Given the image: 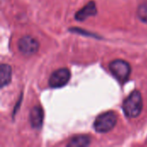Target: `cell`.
I'll list each match as a JSON object with an SVG mask.
<instances>
[{"instance_id":"cell-1","label":"cell","mask_w":147,"mask_h":147,"mask_svg":"<svg viewBox=\"0 0 147 147\" xmlns=\"http://www.w3.org/2000/svg\"><path fill=\"white\" fill-rule=\"evenodd\" d=\"M143 109L142 96L140 91L134 90L132 92L123 102V110L127 117L136 118L138 117Z\"/></svg>"},{"instance_id":"cell-2","label":"cell","mask_w":147,"mask_h":147,"mask_svg":"<svg viewBox=\"0 0 147 147\" xmlns=\"http://www.w3.org/2000/svg\"><path fill=\"white\" fill-rule=\"evenodd\" d=\"M117 122V116L113 111H108L98 115L94 122V129L100 134L112 130Z\"/></svg>"},{"instance_id":"cell-3","label":"cell","mask_w":147,"mask_h":147,"mask_svg":"<svg viewBox=\"0 0 147 147\" xmlns=\"http://www.w3.org/2000/svg\"><path fill=\"white\" fill-rule=\"evenodd\" d=\"M111 73L120 81H126L131 74V66L129 63L123 59H115L109 64Z\"/></svg>"},{"instance_id":"cell-4","label":"cell","mask_w":147,"mask_h":147,"mask_svg":"<svg viewBox=\"0 0 147 147\" xmlns=\"http://www.w3.org/2000/svg\"><path fill=\"white\" fill-rule=\"evenodd\" d=\"M71 78V71L67 68H60L52 73L49 78L51 88H61L65 86Z\"/></svg>"},{"instance_id":"cell-5","label":"cell","mask_w":147,"mask_h":147,"mask_svg":"<svg viewBox=\"0 0 147 147\" xmlns=\"http://www.w3.org/2000/svg\"><path fill=\"white\" fill-rule=\"evenodd\" d=\"M38 40L32 36H23L18 41V49L24 55L30 56L34 54L39 49Z\"/></svg>"},{"instance_id":"cell-6","label":"cell","mask_w":147,"mask_h":147,"mask_svg":"<svg viewBox=\"0 0 147 147\" xmlns=\"http://www.w3.org/2000/svg\"><path fill=\"white\" fill-rule=\"evenodd\" d=\"M43 119H44V112L41 107L40 106H34L29 114V121L30 124L33 128L40 129L43 124Z\"/></svg>"},{"instance_id":"cell-7","label":"cell","mask_w":147,"mask_h":147,"mask_svg":"<svg viewBox=\"0 0 147 147\" xmlns=\"http://www.w3.org/2000/svg\"><path fill=\"white\" fill-rule=\"evenodd\" d=\"M96 13H97V10H96V3L93 1H91V2H89L84 8L79 9L75 14V19H77L79 22H82V21L86 20L90 16H95Z\"/></svg>"},{"instance_id":"cell-8","label":"cell","mask_w":147,"mask_h":147,"mask_svg":"<svg viewBox=\"0 0 147 147\" xmlns=\"http://www.w3.org/2000/svg\"><path fill=\"white\" fill-rule=\"evenodd\" d=\"M11 67L9 65L2 64L0 66V84L1 87L8 85L11 81Z\"/></svg>"},{"instance_id":"cell-9","label":"cell","mask_w":147,"mask_h":147,"mask_svg":"<svg viewBox=\"0 0 147 147\" xmlns=\"http://www.w3.org/2000/svg\"><path fill=\"white\" fill-rule=\"evenodd\" d=\"M90 137L88 135H78L70 140L68 146L70 147H85L90 144Z\"/></svg>"},{"instance_id":"cell-10","label":"cell","mask_w":147,"mask_h":147,"mask_svg":"<svg viewBox=\"0 0 147 147\" xmlns=\"http://www.w3.org/2000/svg\"><path fill=\"white\" fill-rule=\"evenodd\" d=\"M137 15L138 17L143 22L147 23V1L141 3L137 10Z\"/></svg>"}]
</instances>
